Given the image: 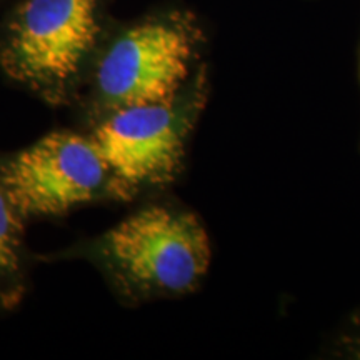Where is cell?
<instances>
[{
  "label": "cell",
  "mask_w": 360,
  "mask_h": 360,
  "mask_svg": "<svg viewBox=\"0 0 360 360\" xmlns=\"http://www.w3.org/2000/svg\"><path fill=\"white\" fill-rule=\"evenodd\" d=\"M89 250L130 300L195 290L212 259L200 219L191 210L167 204L139 209L97 238Z\"/></svg>",
  "instance_id": "cell-1"
},
{
  "label": "cell",
  "mask_w": 360,
  "mask_h": 360,
  "mask_svg": "<svg viewBox=\"0 0 360 360\" xmlns=\"http://www.w3.org/2000/svg\"><path fill=\"white\" fill-rule=\"evenodd\" d=\"M207 101L204 75L169 102L115 110L97 120L90 137L109 170V193L130 200L172 184Z\"/></svg>",
  "instance_id": "cell-2"
},
{
  "label": "cell",
  "mask_w": 360,
  "mask_h": 360,
  "mask_svg": "<svg viewBox=\"0 0 360 360\" xmlns=\"http://www.w3.org/2000/svg\"><path fill=\"white\" fill-rule=\"evenodd\" d=\"M200 42V29L186 13L152 17L117 35L94 70L90 102L97 120L180 96L192 82Z\"/></svg>",
  "instance_id": "cell-3"
},
{
  "label": "cell",
  "mask_w": 360,
  "mask_h": 360,
  "mask_svg": "<svg viewBox=\"0 0 360 360\" xmlns=\"http://www.w3.org/2000/svg\"><path fill=\"white\" fill-rule=\"evenodd\" d=\"M101 0H27L7 27L0 62L49 101L64 98L98 37Z\"/></svg>",
  "instance_id": "cell-4"
},
{
  "label": "cell",
  "mask_w": 360,
  "mask_h": 360,
  "mask_svg": "<svg viewBox=\"0 0 360 360\" xmlns=\"http://www.w3.org/2000/svg\"><path fill=\"white\" fill-rule=\"evenodd\" d=\"M0 186L20 217L60 215L109 193V170L90 135L53 132L0 164Z\"/></svg>",
  "instance_id": "cell-5"
},
{
  "label": "cell",
  "mask_w": 360,
  "mask_h": 360,
  "mask_svg": "<svg viewBox=\"0 0 360 360\" xmlns=\"http://www.w3.org/2000/svg\"><path fill=\"white\" fill-rule=\"evenodd\" d=\"M20 214L0 186V297L4 302L15 299L22 278Z\"/></svg>",
  "instance_id": "cell-6"
},
{
  "label": "cell",
  "mask_w": 360,
  "mask_h": 360,
  "mask_svg": "<svg viewBox=\"0 0 360 360\" xmlns=\"http://www.w3.org/2000/svg\"><path fill=\"white\" fill-rule=\"evenodd\" d=\"M350 344H352V347H350V354H352V357L360 359V337H355Z\"/></svg>",
  "instance_id": "cell-7"
}]
</instances>
